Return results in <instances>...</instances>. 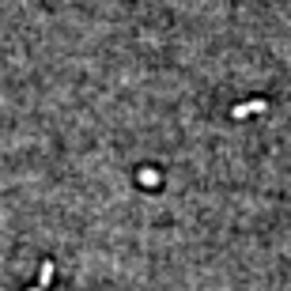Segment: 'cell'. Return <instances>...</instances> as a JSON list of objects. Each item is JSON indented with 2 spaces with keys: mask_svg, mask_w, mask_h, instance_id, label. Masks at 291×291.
<instances>
[{
  "mask_svg": "<svg viewBox=\"0 0 291 291\" xmlns=\"http://www.w3.org/2000/svg\"><path fill=\"white\" fill-rule=\"evenodd\" d=\"M265 102H250V106H234V118H246V114H261Z\"/></svg>",
  "mask_w": 291,
  "mask_h": 291,
  "instance_id": "cell-1",
  "label": "cell"
}]
</instances>
